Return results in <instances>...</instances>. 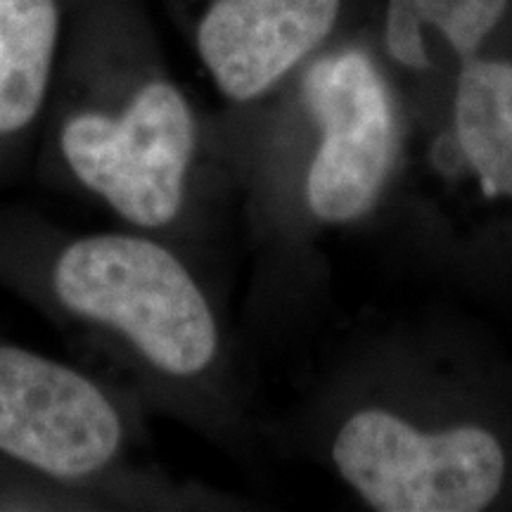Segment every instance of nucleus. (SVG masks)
I'll use <instances>...</instances> for the list:
<instances>
[{"instance_id": "f257e3e1", "label": "nucleus", "mask_w": 512, "mask_h": 512, "mask_svg": "<svg viewBox=\"0 0 512 512\" xmlns=\"http://www.w3.org/2000/svg\"><path fill=\"white\" fill-rule=\"evenodd\" d=\"M330 456L344 484L380 512H479L510 477L508 448L491 427L425 425L387 406L349 413Z\"/></svg>"}, {"instance_id": "f03ea898", "label": "nucleus", "mask_w": 512, "mask_h": 512, "mask_svg": "<svg viewBox=\"0 0 512 512\" xmlns=\"http://www.w3.org/2000/svg\"><path fill=\"white\" fill-rule=\"evenodd\" d=\"M55 292L69 311L119 330L164 373H202L219 349L207 297L157 242L131 235L74 242L55 266Z\"/></svg>"}, {"instance_id": "7ed1b4c3", "label": "nucleus", "mask_w": 512, "mask_h": 512, "mask_svg": "<svg viewBox=\"0 0 512 512\" xmlns=\"http://www.w3.org/2000/svg\"><path fill=\"white\" fill-rule=\"evenodd\" d=\"M304 100L318 126L306 174L311 214L332 226L366 219L406 145L392 88L366 50L347 48L311 64Z\"/></svg>"}, {"instance_id": "20e7f679", "label": "nucleus", "mask_w": 512, "mask_h": 512, "mask_svg": "<svg viewBox=\"0 0 512 512\" xmlns=\"http://www.w3.org/2000/svg\"><path fill=\"white\" fill-rule=\"evenodd\" d=\"M403 157L420 195L456 226L512 216V57L475 55L458 64L446 110Z\"/></svg>"}, {"instance_id": "39448f33", "label": "nucleus", "mask_w": 512, "mask_h": 512, "mask_svg": "<svg viewBox=\"0 0 512 512\" xmlns=\"http://www.w3.org/2000/svg\"><path fill=\"white\" fill-rule=\"evenodd\" d=\"M195 150V119L171 83H145L119 114L81 112L62 131V152L79 181L126 221L169 223L183 204Z\"/></svg>"}, {"instance_id": "423d86ee", "label": "nucleus", "mask_w": 512, "mask_h": 512, "mask_svg": "<svg viewBox=\"0 0 512 512\" xmlns=\"http://www.w3.org/2000/svg\"><path fill=\"white\" fill-rule=\"evenodd\" d=\"M121 444L107 396L76 370L0 347V451L53 477L98 472Z\"/></svg>"}, {"instance_id": "0eeeda50", "label": "nucleus", "mask_w": 512, "mask_h": 512, "mask_svg": "<svg viewBox=\"0 0 512 512\" xmlns=\"http://www.w3.org/2000/svg\"><path fill=\"white\" fill-rule=\"evenodd\" d=\"M339 8L342 0H216L197 50L226 98L254 100L332 34Z\"/></svg>"}, {"instance_id": "6e6552de", "label": "nucleus", "mask_w": 512, "mask_h": 512, "mask_svg": "<svg viewBox=\"0 0 512 512\" xmlns=\"http://www.w3.org/2000/svg\"><path fill=\"white\" fill-rule=\"evenodd\" d=\"M510 10V0H387L384 50L413 74L437 67L439 53L458 64L482 55Z\"/></svg>"}, {"instance_id": "1a4fd4ad", "label": "nucleus", "mask_w": 512, "mask_h": 512, "mask_svg": "<svg viewBox=\"0 0 512 512\" xmlns=\"http://www.w3.org/2000/svg\"><path fill=\"white\" fill-rule=\"evenodd\" d=\"M55 43V0H0V133H15L41 110Z\"/></svg>"}]
</instances>
